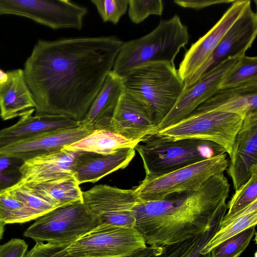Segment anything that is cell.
<instances>
[{
  "mask_svg": "<svg viewBox=\"0 0 257 257\" xmlns=\"http://www.w3.org/2000/svg\"><path fill=\"white\" fill-rule=\"evenodd\" d=\"M147 246L135 228L102 223L58 251L62 257H122Z\"/></svg>",
  "mask_w": 257,
  "mask_h": 257,
  "instance_id": "9",
  "label": "cell"
},
{
  "mask_svg": "<svg viewBox=\"0 0 257 257\" xmlns=\"http://www.w3.org/2000/svg\"><path fill=\"white\" fill-rule=\"evenodd\" d=\"M8 78V73L0 69V82H6Z\"/></svg>",
  "mask_w": 257,
  "mask_h": 257,
  "instance_id": "40",
  "label": "cell"
},
{
  "mask_svg": "<svg viewBox=\"0 0 257 257\" xmlns=\"http://www.w3.org/2000/svg\"><path fill=\"white\" fill-rule=\"evenodd\" d=\"M5 225V223L0 220V240L2 238L4 232Z\"/></svg>",
  "mask_w": 257,
  "mask_h": 257,
  "instance_id": "41",
  "label": "cell"
},
{
  "mask_svg": "<svg viewBox=\"0 0 257 257\" xmlns=\"http://www.w3.org/2000/svg\"><path fill=\"white\" fill-rule=\"evenodd\" d=\"M257 223V200L237 212L230 217L221 220L216 231L200 250L205 254L226 239Z\"/></svg>",
  "mask_w": 257,
  "mask_h": 257,
  "instance_id": "25",
  "label": "cell"
},
{
  "mask_svg": "<svg viewBox=\"0 0 257 257\" xmlns=\"http://www.w3.org/2000/svg\"><path fill=\"white\" fill-rule=\"evenodd\" d=\"M227 169L235 191L245 184L257 168V110L248 112L235 138Z\"/></svg>",
  "mask_w": 257,
  "mask_h": 257,
  "instance_id": "16",
  "label": "cell"
},
{
  "mask_svg": "<svg viewBox=\"0 0 257 257\" xmlns=\"http://www.w3.org/2000/svg\"><path fill=\"white\" fill-rule=\"evenodd\" d=\"M234 0H175L177 5L185 8L199 10L215 5L232 3Z\"/></svg>",
  "mask_w": 257,
  "mask_h": 257,
  "instance_id": "38",
  "label": "cell"
},
{
  "mask_svg": "<svg viewBox=\"0 0 257 257\" xmlns=\"http://www.w3.org/2000/svg\"><path fill=\"white\" fill-rule=\"evenodd\" d=\"M257 81V57L244 55L221 81L219 89L235 87Z\"/></svg>",
  "mask_w": 257,
  "mask_h": 257,
  "instance_id": "27",
  "label": "cell"
},
{
  "mask_svg": "<svg viewBox=\"0 0 257 257\" xmlns=\"http://www.w3.org/2000/svg\"><path fill=\"white\" fill-rule=\"evenodd\" d=\"M201 235L174 244L149 245L122 257H189L198 244Z\"/></svg>",
  "mask_w": 257,
  "mask_h": 257,
  "instance_id": "28",
  "label": "cell"
},
{
  "mask_svg": "<svg viewBox=\"0 0 257 257\" xmlns=\"http://www.w3.org/2000/svg\"><path fill=\"white\" fill-rule=\"evenodd\" d=\"M249 1H235L215 25L186 52L178 70L184 82L192 76L206 62Z\"/></svg>",
  "mask_w": 257,
  "mask_h": 257,
  "instance_id": "15",
  "label": "cell"
},
{
  "mask_svg": "<svg viewBox=\"0 0 257 257\" xmlns=\"http://www.w3.org/2000/svg\"><path fill=\"white\" fill-rule=\"evenodd\" d=\"M134 149L142 159L147 176L169 173L226 153L211 142L195 139L173 141L157 133L142 139Z\"/></svg>",
  "mask_w": 257,
  "mask_h": 257,
  "instance_id": "4",
  "label": "cell"
},
{
  "mask_svg": "<svg viewBox=\"0 0 257 257\" xmlns=\"http://www.w3.org/2000/svg\"><path fill=\"white\" fill-rule=\"evenodd\" d=\"M86 7L68 0H0V15L27 18L54 30H80Z\"/></svg>",
  "mask_w": 257,
  "mask_h": 257,
  "instance_id": "10",
  "label": "cell"
},
{
  "mask_svg": "<svg viewBox=\"0 0 257 257\" xmlns=\"http://www.w3.org/2000/svg\"><path fill=\"white\" fill-rule=\"evenodd\" d=\"M124 42L114 36L39 40L24 64L35 115L85 116Z\"/></svg>",
  "mask_w": 257,
  "mask_h": 257,
  "instance_id": "1",
  "label": "cell"
},
{
  "mask_svg": "<svg viewBox=\"0 0 257 257\" xmlns=\"http://www.w3.org/2000/svg\"><path fill=\"white\" fill-rule=\"evenodd\" d=\"M23 184L34 193L57 207L82 201V191L73 175L39 184Z\"/></svg>",
  "mask_w": 257,
  "mask_h": 257,
  "instance_id": "24",
  "label": "cell"
},
{
  "mask_svg": "<svg viewBox=\"0 0 257 257\" xmlns=\"http://www.w3.org/2000/svg\"><path fill=\"white\" fill-rule=\"evenodd\" d=\"M79 152L63 148L25 161L20 169V183L39 184L72 175Z\"/></svg>",
  "mask_w": 257,
  "mask_h": 257,
  "instance_id": "19",
  "label": "cell"
},
{
  "mask_svg": "<svg viewBox=\"0 0 257 257\" xmlns=\"http://www.w3.org/2000/svg\"><path fill=\"white\" fill-rule=\"evenodd\" d=\"M256 251H255L254 254V257H256Z\"/></svg>",
  "mask_w": 257,
  "mask_h": 257,
  "instance_id": "42",
  "label": "cell"
},
{
  "mask_svg": "<svg viewBox=\"0 0 257 257\" xmlns=\"http://www.w3.org/2000/svg\"><path fill=\"white\" fill-rule=\"evenodd\" d=\"M244 118L218 111L191 114L157 134L173 141L195 139L211 142L222 147L230 158Z\"/></svg>",
  "mask_w": 257,
  "mask_h": 257,
  "instance_id": "8",
  "label": "cell"
},
{
  "mask_svg": "<svg viewBox=\"0 0 257 257\" xmlns=\"http://www.w3.org/2000/svg\"><path fill=\"white\" fill-rule=\"evenodd\" d=\"M110 131L132 141L158 131L154 110L139 95L124 89L110 125Z\"/></svg>",
  "mask_w": 257,
  "mask_h": 257,
  "instance_id": "13",
  "label": "cell"
},
{
  "mask_svg": "<svg viewBox=\"0 0 257 257\" xmlns=\"http://www.w3.org/2000/svg\"><path fill=\"white\" fill-rule=\"evenodd\" d=\"M222 219V218L218 219L203 233L198 244L189 257H211L210 252L202 254L200 253V250L216 231Z\"/></svg>",
  "mask_w": 257,
  "mask_h": 257,
  "instance_id": "39",
  "label": "cell"
},
{
  "mask_svg": "<svg viewBox=\"0 0 257 257\" xmlns=\"http://www.w3.org/2000/svg\"><path fill=\"white\" fill-rule=\"evenodd\" d=\"M36 219L25 204L8 190L0 192V220L5 223H24Z\"/></svg>",
  "mask_w": 257,
  "mask_h": 257,
  "instance_id": "29",
  "label": "cell"
},
{
  "mask_svg": "<svg viewBox=\"0 0 257 257\" xmlns=\"http://www.w3.org/2000/svg\"><path fill=\"white\" fill-rule=\"evenodd\" d=\"M24 163L19 158L0 153V192L20 182Z\"/></svg>",
  "mask_w": 257,
  "mask_h": 257,
  "instance_id": "33",
  "label": "cell"
},
{
  "mask_svg": "<svg viewBox=\"0 0 257 257\" xmlns=\"http://www.w3.org/2000/svg\"><path fill=\"white\" fill-rule=\"evenodd\" d=\"M139 141L128 140L111 131L95 130L89 135L64 148L77 151L109 154L121 148H134Z\"/></svg>",
  "mask_w": 257,
  "mask_h": 257,
  "instance_id": "26",
  "label": "cell"
},
{
  "mask_svg": "<svg viewBox=\"0 0 257 257\" xmlns=\"http://www.w3.org/2000/svg\"><path fill=\"white\" fill-rule=\"evenodd\" d=\"M8 78L0 82V116L4 120L21 117L33 110L35 104L26 83L23 69L7 72Z\"/></svg>",
  "mask_w": 257,
  "mask_h": 257,
  "instance_id": "23",
  "label": "cell"
},
{
  "mask_svg": "<svg viewBox=\"0 0 257 257\" xmlns=\"http://www.w3.org/2000/svg\"><path fill=\"white\" fill-rule=\"evenodd\" d=\"M28 245L22 239L13 238L0 245V257H24Z\"/></svg>",
  "mask_w": 257,
  "mask_h": 257,
  "instance_id": "37",
  "label": "cell"
},
{
  "mask_svg": "<svg viewBox=\"0 0 257 257\" xmlns=\"http://www.w3.org/2000/svg\"><path fill=\"white\" fill-rule=\"evenodd\" d=\"M124 90L122 78L111 71L80 123L93 131H110L113 113Z\"/></svg>",
  "mask_w": 257,
  "mask_h": 257,
  "instance_id": "22",
  "label": "cell"
},
{
  "mask_svg": "<svg viewBox=\"0 0 257 257\" xmlns=\"http://www.w3.org/2000/svg\"><path fill=\"white\" fill-rule=\"evenodd\" d=\"M189 39L188 28L178 15L162 20L148 34L124 42L111 72L123 78L133 69L147 63L174 64L176 57L187 45Z\"/></svg>",
  "mask_w": 257,
  "mask_h": 257,
  "instance_id": "3",
  "label": "cell"
},
{
  "mask_svg": "<svg viewBox=\"0 0 257 257\" xmlns=\"http://www.w3.org/2000/svg\"><path fill=\"white\" fill-rule=\"evenodd\" d=\"M6 190L23 202L36 219L58 207L53 203L34 193L25 184L20 182Z\"/></svg>",
  "mask_w": 257,
  "mask_h": 257,
  "instance_id": "32",
  "label": "cell"
},
{
  "mask_svg": "<svg viewBox=\"0 0 257 257\" xmlns=\"http://www.w3.org/2000/svg\"><path fill=\"white\" fill-rule=\"evenodd\" d=\"M257 34V15L251 9V1L226 31L211 55L189 79L185 88L195 84L202 76L224 61L237 59L251 47Z\"/></svg>",
  "mask_w": 257,
  "mask_h": 257,
  "instance_id": "11",
  "label": "cell"
},
{
  "mask_svg": "<svg viewBox=\"0 0 257 257\" xmlns=\"http://www.w3.org/2000/svg\"><path fill=\"white\" fill-rule=\"evenodd\" d=\"M163 8L161 0H129L128 15L131 21L138 24L151 15H162Z\"/></svg>",
  "mask_w": 257,
  "mask_h": 257,
  "instance_id": "34",
  "label": "cell"
},
{
  "mask_svg": "<svg viewBox=\"0 0 257 257\" xmlns=\"http://www.w3.org/2000/svg\"><path fill=\"white\" fill-rule=\"evenodd\" d=\"M133 148H123L109 154L79 151L72 175L79 185L95 183L106 175L125 168L135 156Z\"/></svg>",
  "mask_w": 257,
  "mask_h": 257,
  "instance_id": "18",
  "label": "cell"
},
{
  "mask_svg": "<svg viewBox=\"0 0 257 257\" xmlns=\"http://www.w3.org/2000/svg\"><path fill=\"white\" fill-rule=\"evenodd\" d=\"M230 184L224 173L198 189L162 200L140 201L134 207L135 229L149 245L166 246L203 233L227 211Z\"/></svg>",
  "mask_w": 257,
  "mask_h": 257,
  "instance_id": "2",
  "label": "cell"
},
{
  "mask_svg": "<svg viewBox=\"0 0 257 257\" xmlns=\"http://www.w3.org/2000/svg\"><path fill=\"white\" fill-rule=\"evenodd\" d=\"M33 110L15 124L0 130V149L17 142L45 133L76 127L80 121L64 115H33Z\"/></svg>",
  "mask_w": 257,
  "mask_h": 257,
  "instance_id": "20",
  "label": "cell"
},
{
  "mask_svg": "<svg viewBox=\"0 0 257 257\" xmlns=\"http://www.w3.org/2000/svg\"><path fill=\"white\" fill-rule=\"evenodd\" d=\"M255 226H252L226 239L210 251L211 257H239L256 235Z\"/></svg>",
  "mask_w": 257,
  "mask_h": 257,
  "instance_id": "30",
  "label": "cell"
},
{
  "mask_svg": "<svg viewBox=\"0 0 257 257\" xmlns=\"http://www.w3.org/2000/svg\"><path fill=\"white\" fill-rule=\"evenodd\" d=\"M139 200L134 189L100 184L82 191V201L101 223L135 228L134 207Z\"/></svg>",
  "mask_w": 257,
  "mask_h": 257,
  "instance_id": "12",
  "label": "cell"
},
{
  "mask_svg": "<svg viewBox=\"0 0 257 257\" xmlns=\"http://www.w3.org/2000/svg\"><path fill=\"white\" fill-rule=\"evenodd\" d=\"M227 156L224 153L169 173L146 176L134 189L136 194L140 201H157L173 194L196 190L212 176L227 170Z\"/></svg>",
  "mask_w": 257,
  "mask_h": 257,
  "instance_id": "7",
  "label": "cell"
},
{
  "mask_svg": "<svg viewBox=\"0 0 257 257\" xmlns=\"http://www.w3.org/2000/svg\"><path fill=\"white\" fill-rule=\"evenodd\" d=\"M122 79L125 89L139 95L151 106L157 126L185 88L174 64L168 62L144 64L132 70Z\"/></svg>",
  "mask_w": 257,
  "mask_h": 257,
  "instance_id": "5",
  "label": "cell"
},
{
  "mask_svg": "<svg viewBox=\"0 0 257 257\" xmlns=\"http://www.w3.org/2000/svg\"><path fill=\"white\" fill-rule=\"evenodd\" d=\"M257 200V168L252 172L248 181L235 191L227 206V212L223 218H227Z\"/></svg>",
  "mask_w": 257,
  "mask_h": 257,
  "instance_id": "31",
  "label": "cell"
},
{
  "mask_svg": "<svg viewBox=\"0 0 257 257\" xmlns=\"http://www.w3.org/2000/svg\"><path fill=\"white\" fill-rule=\"evenodd\" d=\"M257 110V81L240 86L219 89L191 114L212 111L234 113L243 117Z\"/></svg>",
  "mask_w": 257,
  "mask_h": 257,
  "instance_id": "21",
  "label": "cell"
},
{
  "mask_svg": "<svg viewBox=\"0 0 257 257\" xmlns=\"http://www.w3.org/2000/svg\"><path fill=\"white\" fill-rule=\"evenodd\" d=\"M236 61V59L224 61L202 76L195 84L184 89L174 106L158 125V131L186 118L212 96L219 89L224 76Z\"/></svg>",
  "mask_w": 257,
  "mask_h": 257,
  "instance_id": "14",
  "label": "cell"
},
{
  "mask_svg": "<svg viewBox=\"0 0 257 257\" xmlns=\"http://www.w3.org/2000/svg\"><path fill=\"white\" fill-rule=\"evenodd\" d=\"M93 131L81 124L76 127L51 132L17 142L1 149L0 153L19 158L25 162L38 156L61 150Z\"/></svg>",
  "mask_w": 257,
  "mask_h": 257,
  "instance_id": "17",
  "label": "cell"
},
{
  "mask_svg": "<svg viewBox=\"0 0 257 257\" xmlns=\"http://www.w3.org/2000/svg\"><path fill=\"white\" fill-rule=\"evenodd\" d=\"M103 22L116 25L126 13L128 0H91Z\"/></svg>",
  "mask_w": 257,
  "mask_h": 257,
  "instance_id": "35",
  "label": "cell"
},
{
  "mask_svg": "<svg viewBox=\"0 0 257 257\" xmlns=\"http://www.w3.org/2000/svg\"><path fill=\"white\" fill-rule=\"evenodd\" d=\"M83 201L58 207L36 219L24 232L36 242L67 246L100 225Z\"/></svg>",
  "mask_w": 257,
  "mask_h": 257,
  "instance_id": "6",
  "label": "cell"
},
{
  "mask_svg": "<svg viewBox=\"0 0 257 257\" xmlns=\"http://www.w3.org/2000/svg\"><path fill=\"white\" fill-rule=\"evenodd\" d=\"M66 247V245L54 243L36 242L24 257H62L58 254V251Z\"/></svg>",
  "mask_w": 257,
  "mask_h": 257,
  "instance_id": "36",
  "label": "cell"
}]
</instances>
